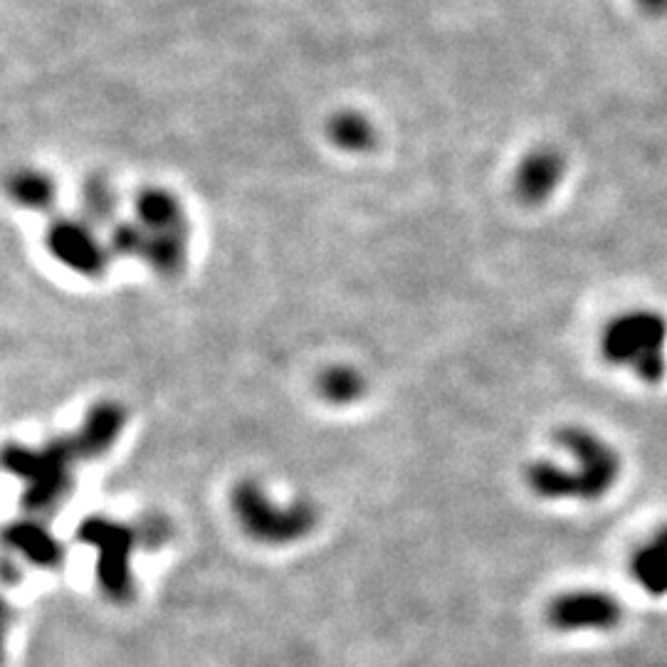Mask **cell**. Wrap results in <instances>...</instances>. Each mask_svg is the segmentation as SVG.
I'll return each instance as SVG.
<instances>
[{"instance_id": "6", "label": "cell", "mask_w": 667, "mask_h": 667, "mask_svg": "<svg viewBox=\"0 0 667 667\" xmlns=\"http://www.w3.org/2000/svg\"><path fill=\"white\" fill-rule=\"evenodd\" d=\"M45 243L50 255L77 275L94 280L107 272L112 250L109 243H102L97 228H92L87 220L55 218L47 228Z\"/></svg>"}, {"instance_id": "13", "label": "cell", "mask_w": 667, "mask_h": 667, "mask_svg": "<svg viewBox=\"0 0 667 667\" xmlns=\"http://www.w3.org/2000/svg\"><path fill=\"white\" fill-rule=\"evenodd\" d=\"M319 396L334 406H349V403L359 401L366 393V381L359 369L354 366H332V369L322 371L317 383Z\"/></svg>"}, {"instance_id": "2", "label": "cell", "mask_w": 667, "mask_h": 667, "mask_svg": "<svg viewBox=\"0 0 667 667\" xmlns=\"http://www.w3.org/2000/svg\"><path fill=\"white\" fill-rule=\"evenodd\" d=\"M601 356L616 369H626L638 381L658 386L667 376V319L648 307L628 309L606 324Z\"/></svg>"}, {"instance_id": "3", "label": "cell", "mask_w": 667, "mask_h": 667, "mask_svg": "<svg viewBox=\"0 0 667 667\" xmlns=\"http://www.w3.org/2000/svg\"><path fill=\"white\" fill-rule=\"evenodd\" d=\"M77 458L70 435L50 440L40 448L8 445L5 467L25 482L23 504L35 514L55 512L72 490V467Z\"/></svg>"}, {"instance_id": "14", "label": "cell", "mask_w": 667, "mask_h": 667, "mask_svg": "<svg viewBox=\"0 0 667 667\" xmlns=\"http://www.w3.org/2000/svg\"><path fill=\"white\" fill-rule=\"evenodd\" d=\"M10 196L28 210H47L55 203V186L40 171H18L10 178Z\"/></svg>"}, {"instance_id": "7", "label": "cell", "mask_w": 667, "mask_h": 667, "mask_svg": "<svg viewBox=\"0 0 667 667\" xmlns=\"http://www.w3.org/2000/svg\"><path fill=\"white\" fill-rule=\"evenodd\" d=\"M623 606L616 596L598 588H576L551 598L546 606V623L561 633L581 630H613L621 623Z\"/></svg>"}, {"instance_id": "8", "label": "cell", "mask_w": 667, "mask_h": 667, "mask_svg": "<svg viewBox=\"0 0 667 667\" xmlns=\"http://www.w3.org/2000/svg\"><path fill=\"white\" fill-rule=\"evenodd\" d=\"M134 220L149 235L188 240V220L176 196L161 188H144L134 201Z\"/></svg>"}, {"instance_id": "10", "label": "cell", "mask_w": 667, "mask_h": 667, "mask_svg": "<svg viewBox=\"0 0 667 667\" xmlns=\"http://www.w3.org/2000/svg\"><path fill=\"white\" fill-rule=\"evenodd\" d=\"M628 574L650 596L667 593V524L635 546L628 559Z\"/></svg>"}, {"instance_id": "4", "label": "cell", "mask_w": 667, "mask_h": 667, "mask_svg": "<svg viewBox=\"0 0 667 667\" xmlns=\"http://www.w3.org/2000/svg\"><path fill=\"white\" fill-rule=\"evenodd\" d=\"M230 509L252 542L267 546L299 542L317 527V509L312 504L275 502L257 480L235 482L230 490Z\"/></svg>"}, {"instance_id": "16", "label": "cell", "mask_w": 667, "mask_h": 667, "mask_svg": "<svg viewBox=\"0 0 667 667\" xmlns=\"http://www.w3.org/2000/svg\"><path fill=\"white\" fill-rule=\"evenodd\" d=\"M84 210L92 220L104 223L114 215V193L107 183L92 181L84 188Z\"/></svg>"}, {"instance_id": "9", "label": "cell", "mask_w": 667, "mask_h": 667, "mask_svg": "<svg viewBox=\"0 0 667 667\" xmlns=\"http://www.w3.org/2000/svg\"><path fill=\"white\" fill-rule=\"evenodd\" d=\"M122 428H124L122 406L109 401L97 403V406L87 413L80 430L70 435L77 458L82 462V460H94L99 458V455L107 453V450L117 443L119 435H122Z\"/></svg>"}, {"instance_id": "11", "label": "cell", "mask_w": 667, "mask_h": 667, "mask_svg": "<svg viewBox=\"0 0 667 667\" xmlns=\"http://www.w3.org/2000/svg\"><path fill=\"white\" fill-rule=\"evenodd\" d=\"M564 176V161L554 151H534L519 166L517 178H514V188H517L519 201L537 206L544 203Z\"/></svg>"}, {"instance_id": "5", "label": "cell", "mask_w": 667, "mask_h": 667, "mask_svg": "<svg viewBox=\"0 0 667 667\" xmlns=\"http://www.w3.org/2000/svg\"><path fill=\"white\" fill-rule=\"evenodd\" d=\"M77 537L97 551V584L104 596L117 603L129 601L134 596L131 551L141 542L139 532L109 517H87Z\"/></svg>"}, {"instance_id": "15", "label": "cell", "mask_w": 667, "mask_h": 667, "mask_svg": "<svg viewBox=\"0 0 667 667\" xmlns=\"http://www.w3.org/2000/svg\"><path fill=\"white\" fill-rule=\"evenodd\" d=\"M329 139L341 151H369L374 146V126L361 114H339L329 122Z\"/></svg>"}, {"instance_id": "12", "label": "cell", "mask_w": 667, "mask_h": 667, "mask_svg": "<svg viewBox=\"0 0 667 667\" xmlns=\"http://www.w3.org/2000/svg\"><path fill=\"white\" fill-rule=\"evenodd\" d=\"M5 542H8L10 549L18 551L28 564L40 566V569H57L62 559H65L62 544L52 537V532L45 524L33 522V519L8 524Z\"/></svg>"}, {"instance_id": "1", "label": "cell", "mask_w": 667, "mask_h": 667, "mask_svg": "<svg viewBox=\"0 0 667 667\" xmlns=\"http://www.w3.org/2000/svg\"><path fill=\"white\" fill-rule=\"evenodd\" d=\"M569 465L534 460L524 467L529 492L544 502H596L616 487L623 460L606 438L584 425H564L554 433Z\"/></svg>"}]
</instances>
